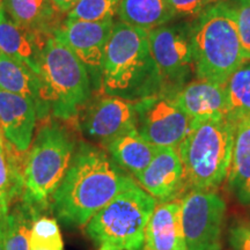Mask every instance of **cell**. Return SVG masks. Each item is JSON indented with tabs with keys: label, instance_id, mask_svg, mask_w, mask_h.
Listing matches in <instances>:
<instances>
[{
	"label": "cell",
	"instance_id": "1",
	"mask_svg": "<svg viewBox=\"0 0 250 250\" xmlns=\"http://www.w3.org/2000/svg\"><path fill=\"white\" fill-rule=\"evenodd\" d=\"M133 180L104 148L79 140L70 169L52 196L50 212L65 227H83Z\"/></svg>",
	"mask_w": 250,
	"mask_h": 250
},
{
	"label": "cell",
	"instance_id": "2",
	"mask_svg": "<svg viewBox=\"0 0 250 250\" xmlns=\"http://www.w3.org/2000/svg\"><path fill=\"white\" fill-rule=\"evenodd\" d=\"M70 122L52 116L41 121L27 152L21 202L35 219L50 212L52 196L73 160L79 140Z\"/></svg>",
	"mask_w": 250,
	"mask_h": 250
},
{
	"label": "cell",
	"instance_id": "3",
	"mask_svg": "<svg viewBox=\"0 0 250 250\" xmlns=\"http://www.w3.org/2000/svg\"><path fill=\"white\" fill-rule=\"evenodd\" d=\"M102 94L136 102L166 90L149 46L147 31L117 21L105 49Z\"/></svg>",
	"mask_w": 250,
	"mask_h": 250
},
{
	"label": "cell",
	"instance_id": "4",
	"mask_svg": "<svg viewBox=\"0 0 250 250\" xmlns=\"http://www.w3.org/2000/svg\"><path fill=\"white\" fill-rule=\"evenodd\" d=\"M191 44L197 79L225 85L245 62L230 2L221 0L197 17L191 23Z\"/></svg>",
	"mask_w": 250,
	"mask_h": 250
},
{
	"label": "cell",
	"instance_id": "5",
	"mask_svg": "<svg viewBox=\"0 0 250 250\" xmlns=\"http://www.w3.org/2000/svg\"><path fill=\"white\" fill-rule=\"evenodd\" d=\"M42 115L62 121H78L92 96L89 73L76 55L55 36L43 50L40 67Z\"/></svg>",
	"mask_w": 250,
	"mask_h": 250
},
{
	"label": "cell",
	"instance_id": "6",
	"mask_svg": "<svg viewBox=\"0 0 250 250\" xmlns=\"http://www.w3.org/2000/svg\"><path fill=\"white\" fill-rule=\"evenodd\" d=\"M235 124L227 118L190 121L177 147L188 189L215 191L227 180Z\"/></svg>",
	"mask_w": 250,
	"mask_h": 250
},
{
	"label": "cell",
	"instance_id": "7",
	"mask_svg": "<svg viewBox=\"0 0 250 250\" xmlns=\"http://www.w3.org/2000/svg\"><path fill=\"white\" fill-rule=\"evenodd\" d=\"M156 201L133 180L85 226L86 235L98 245L122 250H142L145 229Z\"/></svg>",
	"mask_w": 250,
	"mask_h": 250
},
{
	"label": "cell",
	"instance_id": "8",
	"mask_svg": "<svg viewBox=\"0 0 250 250\" xmlns=\"http://www.w3.org/2000/svg\"><path fill=\"white\" fill-rule=\"evenodd\" d=\"M227 206L217 191L191 189L181 198L187 250H221Z\"/></svg>",
	"mask_w": 250,
	"mask_h": 250
},
{
	"label": "cell",
	"instance_id": "9",
	"mask_svg": "<svg viewBox=\"0 0 250 250\" xmlns=\"http://www.w3.org/2000/svg\"><path fill=\"white\" fill-rule=\"evenodd\" d=\"M174 94L164 90L134 102L137 130L158 148L177 149L189 129L190 118L175 101Z\"/></svg>",
	"mask_w": 250,
	"mask_h": 250
},
{
	"label": "cell",
	"instance_id": "10",
	"mask_svg": "<svg viewBox=\"0 0 250 250\" xmlns=\"http://www.w3.org/2000/svg\"><path fill=\"white\" fill-rule=\"evenodd\" d=\"M149 46L166 90L176 93L195 73L191 24H165L148 31Z\"/></svg>",
	"mask_w": 250,
	"mask_h": 250
},
{
	"label": "cell",
	"instance_id": "11",
	"mask_svg": "<svg viewBox=\"0 0 250 250\" xmlns=\"http://www.w3.org/2000/svg\"><path fill=\"white\" fill-rule=\"evenodd\" d=\"M78 126L90 142L104 148L117 137L137 129L134 102L105 94L90 99L78 116Z\"/></svg>",
	"mask_w": 250,
	"mask_h": 250
},
{
	"label": "cell",
	"instance_id": "12",
	"mask_svg": "<svg viewBox=\"0 0 250 250\" xmlns=\"http://www.w3.org/2000/svg\"><path fill=\"white\" fill-rule=\"evenodd\" d=\"M114 20L89 22L65 19L55 37L61 41L85 65L88 73L101 81L105 49L110 39Z\"/></svg>",
	"mask_w": 250,
	"mask_h": 250
},
{
	"label": "cell",
	"instance_id": "13",
	"mask_svg": "<svg viewBox=\"0 0 250 250\" xmlns=\"http://www.w3.org/2000/svg\"><path fill=\"white\" fill-rule=\"evenodd\" d=\"M136 180L156 203L177 199L188 189L183 164L176 148L162 147Z\"/></svg>",
	"mask_w": 250,
	"mask_h": 250
},
{
	"label": "cell",
	"instance_id": "14",
	"mask_svg": "<svg viewBox=\"0 0 250 250\" xmlns=\"http://www.w3.org/2000/svg\"><path fill=\"white\" fill-rule=\"evenodd\" d=\"M36 122V105L33 100L0 89V132L17 151L28 152Z\"/></svg>",
	"mask_w": 250,
	"mask_h": 250
},
{
	"label": "cell",
	"instance_id": "15",
	"mask_svg": "<svg viewBox=\"0 0 250 250\" xmlns=\"http://www.w3.org/2000/svg\"><path fill=\"white\" fill-rule=\"evenodd\" d=\"M174 98L190 121L227 118L226 88L221 83L193 80L177 90Z\"/></svg>",
	"mask_w": 250,
	"mask_h": 250
},
{
	"label": "cell",
	"instance_id": "16",
	"mask_svg": "<svg viewBox=\"0 0 250 250\" xmlns=\"http://www.w3.org/2000/svg\"><path fill=\"white\" fill-rule=\"evenodd\" d=\"M50 37L14 22L0 6V52L23 62L36 74H40L43 50Z\"/></svg>",
	"mask_w": 250,
	"mask_h": 250
},
{
	"label": "cell",
	"instance_id": "17",
	"mask_svg": "<svg viewBox=\"0 0 250 250\" xmlns=\"http://www.w3.org/2000/svg\"><path fill=\"white\" fill-rule=\"evenodd\" d=\"M147 250H187L181 224V199L159 203L145 229Z\"/></svg>",
	"mask_w": 250,
	"mask_h": 250
},
{
	"label": "cell",
	"instance_id": "18",
	"mask_svg": "<svg viewBox=\"0 0 250 250\" xmlns=\"http://www.w3.org/2000/svg\"><path fill=\"white\" fill-rule=\"evenodd\" d=\"M1 6L14 22L46 36H54L66 19L51 0H1Z\"/></svg>",
	"mask_w": 250,
	"mask_h": 250
},
{
	"label": "cell",
	"instance_id": "19",
	"mask_svg": "<svg viewBox=\"0 0 250 250\" xmlns=\"http://www.w3.org/2000/svg\"><path fill=\"white\" fill-rule=\"evenodd\" d=\"M227 188L239 204L250 206V116L235 125Z\"/></svg>",
	"mask_w": 250,
	"mask_h": 250
},
{
	"label": "cell",
	"instance_id": "20",
	"mask_svg": "<svg viewBox=\"0 0 250 250\" xmlns=\"http://www.w3.org/2000/svg\"><path fill=\"white\" fill-rule=\"evenodd\" d=\"M104 149L118 167L136 179L151 164L158 147L144 139L138 130L132 129L112 140Z\"/></svg>",
	"mask_w": 250,
	"mask_h": 250
},
{
	"label": "cell",
	"instance_id": "21",
	"mask_svg": "<svg viewBox=\"0 0 250 250\" xmlns=\"http://www.w3.org/2000/svg\"><path fill=\"white\" fill-rule=\"evenodd\" d=\"M117 15L122 22L147 33L176 17L168 0H121Z\"/></svg>",
	"mask_w": 250,
	"mask_h": 250
},
{
	"label": "cell",
	"instance_id": "22",
	"mask_svg": "<svg viewBox=\"0 0 250 250\" xmlns=\"http://www.w3.org/2000/svg\"><path fill=\"white\" fill-rule=\"evenodd\" d=\"M0 89L33 100L36 105L37 121H40L42 101L39 74L23 62L15 61L2 52H0Z\"/></svg>",
	"mask_w": 250,
	"mask_h": 250
},
{
	"label": "cell",
	"instance_id": "23",
	"mask_svg": "<svg viewBox=\"0 0 250 250\" xmlns=\"http://www.w3.org/2000/svg\"><path fill=\"white\" fill-rule=\"evenodd\" d=\"M26 156L27 152L17 151L0 132V195L9 208L22 197Z\"/></svg>",
	"mask_w": 250,
	"mask_h": 250
},
{
	"label": "cell",
	"instance_id": "24",
	"mask_svg": "<svg viewBox=\"0 0 250 250\" xmlns=\"http://www.w3.org/2000/svg\"><path fill=\"white\" fill-rule=\"evenodd\" d=\"M227 98V120L237 124L250 116V61L234 72L225 83Z\"/></svg>",
	"mask_w": 250,
	"mask_h": 250
},
{
	"label": "cell",
	"instance_id": "25",
	"mask_svg": "<svg viewBox=\"0 0 250 250\" xmlns=\"http://www.w3.org/2000/svg\"><path fill=\"white\" fill-rule=\"evenodd\" d=\"M35 220L21 199L14 203L4 228V250H30L29 235Z\"/></svg>",
	"mask_w": 250,
	"mask_h": 250
},
{
	"label": "cell",
	"instance_id": "26",
	"mask_svg": "<svg viewBox=\"0 0 250 250\" xmlns=\"http://www.w3.org/2000/svg\"><path fill=\"white\" fill-rule=\"evenodd\" d=\"M30 250H64V241L56 218L39 217L33 223L29 235Z\"/></svg>",
	"mask_w": 250,
	"mask_h": 250
},
{
	"label": "cell",
	"instance_id": "27",
	"mask_svg": "<svg viewBox=\"0 0 250 250\" xmlns=\"http://www.w3.org/2000/svg\"><path fill=\"white\" fill-rule=\"evenodd\" d=\"M120 4L121 0H80L66 15V19L89 22L114 20Z\"/></svg>",
	"mask_w": 250,
	"mask_h": 250
},
{
	"label": "cell",
	"instance_id": "28",
	"mask_svg": "<svg viewBox=\"0 0 250 250\" xmlns=\"http://www.w3.org/2000/svg\"><path fill=\"white\" fill-rule=\"evenodd\" d=\"M232 6L235 11L243 59L250 61V0H233Z\"/></svg>",
	"mask_w": 250,
	"mask_h": 250
},
{
	"label": "cell",
	"instance_id": "29",
	"mask_svg": "<svg viewBox=\"0 0 250 250\" xmlns=\"http://www.w3.org/2000/svg\"><path fill=\"white\" fill-rule=\"evenodd\" d=\"M227 240L232 250H250V217L236 220L228 229Z\"/></svg>",
	"mask_w": 250,
	"mask_h": 250
},
{
	"label": "cell",
	"instance_id": "30",
	"mask_svg": "<svg viewBox=\"0 0 250 250\" xmlns=\"http://www.w3.org/2000/svg\"><path fill=\"white\" fill-rule=\"evenodd\" d=\"M176 17H198L221 0H168Z\"/></svg>",
	"mask_w": 250,
	"mask_h": 250
},
{
	"label": "cell",
	"instance_id": "31",
	"mask_svg": "<svg viewBox=\"0 0 250 250\" xmlns=\"http://www.w3.org/2000/svg\"><path fill=\"white\" fill-rule=\"evenodd\" d=\"M79 1L80 0H51V2L54 4L55 7L57 8L61 13L65 15L70 13L72 9L74 8V6H76Z\"/></svg>",
	"mask_w": 250,
	"mask_h": 250
},
{
	"label": "cell",
	"instance_id": "32",
	"mask_svg": "<svg viewBox=\"0 0 250 250\" xmlns=\"http://www.w3.org/2000/svg\"><path fill=\"white\" fill-rule=\"evenodd\" d=\"M9 205L7 202L5 201V198L0 195V229L4 233V228L6 226V220H7L8 212H9Z\"/></svg>",
	"mask_w": 250,
	"mask_h": 250
},
{
	"label": "cell",
	"instance_id": "33",
	"mask_svg": "<svg viewBox=\"0 0 250 250\" xmlns=\"http://www.w3.org/2000/svg\"><path fill=\"white\" fill-rule=\"evenodd\" d=\"M100 250H122L120 248H117V247L112 246V245H108V243H103L100 247Z\"/></svg>",
	"mask_w": 250,
	"mask_h": 250
},
{
	"label": "cell",
	"instance_id": "34",
	"mask_svg": "<svg viewBox=\"0 0 250 250\" xmlns=\"http://www.w3.org/2000/svg\"><path fill=\"white\" fill-rule=\"evenodd\" d=\"M0 250H4V233L0 229Z\"/></svg>",
	"mask_w": 250,
	"mask_h": 250
},
{
	"label": "cell",
	"instance_id": "35",
	"mask_svg": "<svg viewBox=\"0 0 250 250\" xmlns=\"http://www.w3.org/2000/svg\"><path fill=\"white\" fill-rule=\"evenodd\" d=\"M142 250H147V249H145V248H143V249H142Z\"/></svg>",
	"mask_w": 250,
	"mask_h": 250
},
{
	"label": "cell",
	"instance_id": "36",
	"mask_svg": "<svg viewBox=\"0 0 250 250\" xmlns=\"http://www.w3.org/2000/svg\"><path fill=\"white\" fill-rule=\"evenodd\" d=\"M0 4H1V0H0Z\"/></svg>",
	"mask_w": 250,
	"mask_h": 250
},
{
	"label": "cell",
	"instance_id": "37",
	"mask_svg": "<svg viewBox=\"0 0 250 250\" xmlns=\"http://www.w3.org/2000/svg\"><path fill=\"white\" fill-rule=\"evenodd\" d=\"M0 6H1V4H0Z\"/></svg>",
	"mask_w": 250,
	"mask_h": 250
}]
</instances>
